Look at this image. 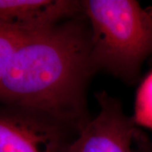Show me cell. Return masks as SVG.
Masks as SVG:
<instances>
[{
	"label": "cell",
	"mask_w": 152,
	"mask_h": 152,
	"mask_svg": "<svg viewBox=\"0 0 152 152\" xmlns=\"http://www.w3.org/2000/svg\"><path fill=\"white\" fill-rule=\"evenodd\" d=\"M82 15L27 37L0 82V103L36 109L78 131L91 118L86 92L96 71L89 24Z\"/></svg>",
	"instance_id": "6da1fadb"
},
{
	"label": "cell",
	"mask_w": 152,
	"mask_h": 152,
	"mask_svg": "<svg viewBox=\"0 0 152 152\" xmlns=\"http://www.w3.org/2000/svg\"><path fill=\"white\" fill-rule=\"evenodd\" d=\"M96 71L135 83L152 54V13L135 0H83Z\"/></svg>",
	"instance_id": "7a4b0ae2"
},
{
	"label": "cell",
	"mask_w": 152,
	"mask_h": 152,
	"mask_svg": "<svg viewBox=\"0 0 152 152\" xmlns=\"http://www.w3.org/2000/svg\"><path fill=\"white\" fill-rule=\"evenodd\" d=\"M80 132L36 109L0 103V152H67Z\"/></svg>",
	"instance_id": "3957f363"
},
{
	"label": "cell",
	"mask_w": 152,
	"mask_h": 152,
	"mask_svg": "<svg viewBox=\"0 0 152 152\" xmlns=\"http://www.w3.org/2000/svg\"><path fill=\"white\" fill-rule=\"evenodd\" d=\"M97 115L88 122L67 152H133L138 125L125 113L119 100L106 91L96 93Z\"/></svg>",
	"instance_id": "277c9868"
},
{
	"label": "cell",
	"mask_w": 152,
	"mask_h": 152,
	"mask_svg": "<svg viewBox=\"0 0 152 152\" xmlns=\"http://www.w3.org/2000/svg\"><path fill=\"white\" fill-rule=\"evenodd\" d=\"M84 15L78 0H0V26L34 36Z\"/></svg>",
	"instance_id": "5b68a950"
},
{
	"label": "cell",
	"mask_w": 152,
	"mask_h": 152,
	"mask_svg": "<svg viewBox=\"0 0 152 152\" xmlns=\"http://www.w3.org/2000/svg\"><path fill=\"white\" fill-rule=\"evenodd\" d=\"M133 118L137 125L152 129V72L138 91Z\"/></svg>",
	"instance_id": "8992f818"
},
{
	"label": "cell",
	"mask_w": 152,
	"mask_h": 152,
	"mask_svg": "<svg viewBox=\"0 0 152 152\" xmlns=\"http://www.w3.org/2000/svg\"><path fill=\"white\" fill-rule=\"evenodd\" d=\"M31 36L0 26V82L5 74L11 58L18 47Z\"/></svg>",
	"instance_id": "52a82bcc"
},
{
	"label": "cell",
	"mask_w": 152,
	"mask_h": 152,
	"mask_svg": "<svg viewBox=\"0 0 152 152\" xmlns=\"http://www.w3.org/2000/svg\"><path fill=\"white\" fill-rule=\"evenodd\" d=\"M133 152H152V140L138 127L134 137Z\"/></svg>",
	"instance_id": "ba28073f"
}]
</instances>
